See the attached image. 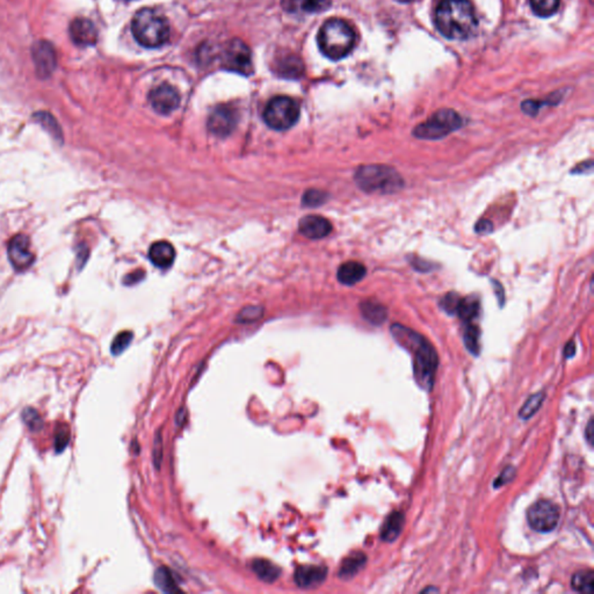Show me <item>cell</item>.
Returning a JSON list of instances; mask_svg holds the SVG:
<instances>
[{"label":"cell","mask_w":594,"mask_h":594,"mask_svg":"<svg viewBox=\"0 0 594 594\" xmlns=\"http://www.w3.org/2000/svg\"><path fill=\"white\" fill-rule=\"evenodd\" d=\"M395 340L412 354L413 374L422 389L429 390L434 382L438 368V354L426 338L404 325L393 324L390 328Z\"/></svg>","instance_id":"cell-1"},{"label":"cell","mask_w":594,"mask_h":594,"mask_svg":"<svg viewBox=\"0 0 594 594\" xmlns=\"http://www.w3.org/2000/svg\"><path fill=\"white\" fill-rule=\"evenodd\" d=\"M477 25L470 0H441L435 10V26L447 39H468Z\"/></svg>","instance_id":"cell-2"},{"label":"cell","mask_w":594,"mask_h":594,"mask_svg":"<svg viewBox=\"0 0 594 594\" xmlns=\"http://www.w3.org/2000/svg\"><path fill=\"white\" fill-rule=\"evenodd\" d=\"M357 35L353 27L343 19H330L321 27L317 36L321 54L332 61H339L351 54Z\"/></svg>","instance_id":"cell-3"},{"label":"cell","mask_w":594,"mask_h":594,"mask_svg":"<svg viewBox=\"0 0 594 594\" xmlns=\"http://www.w3.org/2000/svg\"><path fill=\"white\" fill-rule=\"evenodd\" d=\"M354 180L357 187L369 194H393L404 187V179L391 166L382 164L360 166Z\"/></svg>","instance_id":"cell-4"},{"label":"cell","mask_w":594,"mask_h":594,"mask_svg":"<svg viewBox=\"0 0 594 594\" xmlns=\"http://www.w3.org/2000/svg\"><path fill=\"white\" fill-rule=\"evenodd\" d=\"M131 32L141 46L158 48L170 39V23L166 18L151 8L138 11L131 21Z\"/></svg>","instance_id":"cell-5"},{"label":"cell","mask_w":594,"mask_h":594,"mask_svg":"<svg viewBox=\"0 0 594 594\" xmlns=\"http://www.w3.org/2000/svg\"><path fill=\"white\" fill-rule=\"evenodd\" d=\"M463 126V119L460 114L444 108L440 111L435 112L432 117L427 119L425 122L418 124L413 129L412 135L419 140L435 141L449 136V133Z\"/></svg>","instance_id":"cell-6"},{"label":"cell","mask_w":594,"mask_h":594,"mask_svg":"<svg viewBox=\"0 0 594 594\" xmlns=\"http://www.w3.org/2000/svg\"><path fill=\"white\" fill-rule=\"evenodd\" d=\"M263 121L274 130H287L297 122L299 105L292 97L278 95L268 101L263 114Z\"/></svg>","instance_id":"cell-7"},{"label":"cell","mask_w":594,"mask_h":594,"mask_svg":"<svg viewBox=\"0 0 594 594\" xmlns=\"http://www.w3.org/2000/svg\"><path fill=\"white\" fill-rule=\"evenodd\" d=\"M221 64L225 70L243 76H250L254 72L250 48L241 39H232L227 43L222 52Z\"/></svg>","instance_id":"cell-8"},{"label":"cell","mask_w":594,"mask_h":594,"mask_svg":"<svg viewBox=\"0 0 594 594\" xmlns=\"http://www.w3.org/2000/svg\"><path fill=\"white\" fill-rule=\"evenodd\" d=\"M559 507L555 503L546 499L537 500L527 512L530 526L540 533H548L555 530L559 525Z\"/></svg>","instance_id":"cell-9"},{"label":"cell","mask_w":594,"mask_h":594,"mask_svg":"<svg viewBox=\"0 0 594 594\" xmlns=\"http://www.w3.org/2000/svg\"><path fill=\"white\" fill-rule=\"evenodd\" d=\"M7 254L14 270L19 272L28 270L35 261V256L30 250V237L26 234H16L8 243Z\"/></svg>","instance_id":"cell-10"},{"label":"cell","mask_w":594,"mask_h":594,"mask_svg":"<svg viewBox=\"0 0 594 594\" xmlns=\"http://www.w3.org/2000/svg\"><path fill=\"white\" fill-rule=\"evenodd\" d=\"M32 61L35 64L36 75L40 78L46 79L55 71L57 65V55L52 43L44 40H40L34 43L32 49Z\"/></svg>","instance_id":"cell-11"},{"label":"cell","mask_w":594,"mask_h":594,"mask_svg":"<svg viewBox=\"0 0 594 594\" xmlns=\"http://www.w3.org/2000/svg\"><path fill=\"white\" fill-rule=\"evenodd\" d=\"M237 111L227 105H221L211 112L208 119V129L218 137H227L237 126Z\"/></svg>","instance_id":"cell-12"},{"label":"cell","mask_w":594,"mask_h":594,"mask_svg":"<svg viewBox=\"0 0 594 594\" xmlns=\"http://www.w3.org/2000/svg\"><path fill=\"white\" fill-rule=\"evenodd\" d=\"M149 101L153 109L162 115H169L180 105L178 90L169 84H162L150 92Z\"/></svg>","instance_id":"cell-13"},{"label":"cell","mask_w":594,"mask_h":594,"mask_svg":"<svg viewBox=\"0 0 594 594\" xmlns=\"http://www.w3.org/2000/svg\"><path fill=\"white\" fill-rule=\"evenodd\" d=\"M274 71L280 77L287 79H299L304 73V63L299 56L292 52H283L274 62Z\"/></svg>","instance_id":"cell-14"},{"label":"cell","mask_w":594,"mask_h":594,"mask_svg":"<svg viewBox=\"0 0 594 594\" xmlns=\"http://www.w3.org/2000/svg\"><path fill=\"white\" fill-rule=\"evenodd\" d=\"M299 230L309 239H321L331 234L332 225L328 218L319 215H308L299 221Z\"/></svg>","instance_id":"cell-15"},{"label":"cell","mask_w":594,"mask_h":594,"mask_svg":"<svg viewBox=\"0 0 594 594\" xmlns=\"http://www.w3.org/2000/svg\"><path fill=\"white\" fill-rule=\"evenodd\" d=\"M328 575V569L321 565H303L296 569L295 583L302 588H311L319 586Z\"/></svg>","instance_id":"cell-16"},{"label":"cell","mask_w":594,"mask_h":594,"mask_svg":"<svg viewBox=\"0 0 594 594\" xmlns=\"http://www.w3.org/2000/svg\"><path fill=\"white\" fill-rule=\"evenodd\" d=\"M70 35L77 46H95L97 41V32L92 21L88 19H76L70 26Z\"/></svg>","instance_id":"cell-17"},{"label":"cell","mask_w":594,"mask_h":594,"mask_svg":"<svg viewBox=\"0 0 594 594\" xmlns=\"http://www.w3.org/2000/svg\"><path fill=\"white\" fill-rule=\"evenodd\" d=\"M331 5V0H281L283 10L290 13H321Z\"/></svg>","instance_id":"cell-18"},{"label":"cell","mask_w":594,"mask_h":594,"mask_svg":"<svg viewBox=\"0 0 594 594\" xmlns=\"http://www.w3.org/2000/svg\"><path fill=\"white\" fill-rule=\"evenodd\" d=\"M149 258L155 266L169 268L176 259V250L169 242H156L150 247Z\"/></svg>","instance_id":"cell-19"},{"label":"cell","mask_w":594,"mask_h":594,"mask_svg":"<svg viewBox=\"0 0 594 594\" xmlns=\"http://www.w3.org/2000/svg\"><path fill=\"white\" fill-rule=\"evenodd\" d=\"M367 273L366 267L357 261H348L343 263L338 270V280L345 286H353L364 279Z\"/></svg>","instance_id":"cell-20"},{"label":"cell","mask_w":594,"mask_h":594,"mask_svg":"<svg viewBox=\"0 0 594 594\" xmlns=\"http://www.w3.org/2000/svg\"><path fill=\"white\" fill-rule=\"evenodd\" d=\"M361 315L373 325L384 324L388 319V309L376 299H366L360 303Z\"/></svg>","instance_id":"cell-21"},{"label":"cell","mask_w":594,"mask_h":594,"mask_svg":"<svg viewBox=\"0 0 594 594\" xmlns=\"http://www.w3.org/2000/svg\"><path fill=\"white\" fill-rule=\"evenodd\" d=\"M481 311V303L477 296L470 295L467 297H461L458 303L456 316L460 317L463 323H473L477 319Z\"/></svg>","instance_id":"cell-22"},{"label":"cell","mask_w":594,"mask_h":594,"mask_svg":"<svg viewBox=\"0 0 594 594\" xmlns=\"http://www.w3.org/2000/svg\"><path fill=\"white\" fill-rule=\"evenodd\" d=\"M405 523V516L402 512H393L386 518L382 530L381 537L386 542H393L402 533L403 526Z\"/></svg>","instance_id":"cell-23"},{"label":"cell","mask_w":594,"mask_h":594,"mask_svg":"<svg viewBox=\"0 0 594 594\" xmlns=\"http://www.w3.org/2000/svg\"><path fill=\"white\" fill-rule=\"evenodd\" d=\"M367 562V557L364 552H355L348 556L341 563L339 569V577L343 579H350L357 575Z\"/></svg>","instance_id":"cell-24"},{"label":"cell","mask_w":594,"mask_h":594,"mask_svg":"<svg viewBox=\"0 0 594 594\" xmlns=\"http://www.w3.org/2000/svg\"><path fill=\"white\" fill-rule=\"evenodd\" d=\"M251 568L257 575L258 578L266 581V583H274V581H278L280 575H281V570L267 559H254L251 564Z\"/></svg>","instance_id":"cell-25"},{"label":"cell","mask_w":594,"mask_h":594,"mask_svg":"<svg viewBox=\"0 0 594 594\" xmlns=\"http://www.w3.org/2000/svg\"><path fill=\"white\" fill-rule=\"evenodd\" d=\"M571 586L581 593H592L594 590V574L592 570H581L572 577Z\"/></svg>","instance_id":"cell-26"},{"label":"cell","mask_w":594,"mask_h":594,"mask_svg":"<svg viewBox=\"0 0 594 594\" xmlns=\"http://www.w3.org/2000/svg\"><path fill=\"white\" fill-rule=\"evenodd\" d=\"M480 338H481V331H480L477 325L467 323L465 331H463V341H465L468 351L470 352L471 354H475V355H478V353L481 351Z\"/></svg>","instance_id":"cell-27"},{"label":"cell","mask_w":594,"mask_h":594,"mask_svg":"<svg viewBox=\"0 0 594 594\" xmlns=\"http://www.w3.org/2000/svg\"><path fill=\"white\" fill-rule=\"evenodd\" d=\"M157 586L164 592H179L178 584L173 576L172 571L165 566L158 569L155 575Z\"/></svg>","instance_id":"cell-28"},{"label":"cell","mask_w":594,"mask_h":594,"mask_svg":"<svg viewBox=\"0 0 594 594\" xmlns=\"http://www.w3.org/2000/svg\"><path fill=\"white\" fill-rule=\"evenodd\" d=\"M534 14L540 18H549L559 11V0H530Z\"/></svg>","instance_id":"cell-29"},{"label":"cell","mask_w":594,"mask_h":594,"mask_svg":"<svg viewBox=\"0 0 594 594\" xmlns=\"http://www.w3.org/2000/svg\"><path fill=\"white\" fill-rule=\"evenodd\" d=\"M34 117H35L36 120L39 121L40 124H42L44 129L48 130L49 133H52L55 140H59L62 143V129H61L59 122L55 120V117H52V114L42 112V113L35 114Z\"/></svg>","instance_id":"cell-30"},{"label":"cell","mask_w":594,"mask_h":594,"mask_svg":"<svg viewBox=\"0 0 594 594\" xmlns=\"http://www.w3.org/2000/svg\"><path fill=\"white\" fill-rule=\"evenodd\" d=\"M545 397H546V393L543 391L534 393L532 396L528 397V400L523 404V409L520 410V418L526 420V419H530V417L534 416L542 405Z\"/></svg>","instance_id":"cell-31"},{"label":"cell","mask_w":594,"mask_h":594,"mask_svg":"<svg viewBox=\"0 0 594 594\" xmlns=\"http://www.w3.org/2000/svg\"><path fill=\"white\" fill-rule=\"evenodd\" d=\"M461 297L462 296L458 295V292H449L440 299L439 305L446 314L451 316L456 315V310H458V303H460Z\"/></svg>","instance_id":"cell-32"},{"label":"cell","mask_w":594,"mask_h":594,"mask_svg":"<svg viewBox=\"0 0 594 594\" xmlns=\"http://www.w3.org/2000/svg\"><path fill=\"white\" fill-rule=\"evenodd\" d=\"M133 340V333L129 331H124L119 333V335L114 339L113 344H112V353L114 355H119L129 346L130 343Z\"/></svg>","instance_id":"cell-33"},{"label":"cell","mask_w":594,"mask_h":594,"mask_svg":"<svg viewBox=\"0 0 594 594\" xmlns=\"http://www.w3.org/2000/svg\"><path fill=\"white\" fill-rule=\"evenodd\" d=\"M326 198H328L326 193L317 191V189H311V191L305 193L304 196H303V202H304V205L315 207V206L323 205L326 201Z\"/></svg>","instance_id":"cell-34"},{"label":"cell","mask_w":594,"mask_h":594,"mask_svg":"<svg viewBox=\"0 0 594 594\" xmlns=\"http://www.w3.org/2000/svg\"><path fill=\"white\" fill-rule=\"evenodd\" d=\"M70 441V431L68 426H61L55 433V449L61 453L64 451Z\"/></svg>","instance_id":"cell-35"},{"label":"cell","mask_w":594,"mask_h":594,"mask_svg":"<svg viewBox=\"0 0 594 594\" xmlns=\"http://www.w3.org/2000/svg\"><path fill=\"white\" fill-rule=\"evenodd\" d=\"M23 420L26 422L27 425L32 431H37V429L42 426V419L39 416V413L32 409H26L23 411Z\"/></svg>","instance_id":"cell-36"},{"label":"cell","mask_w":594,"mask_h":594,"mask_svg":"<svg viewBox=\"0 0 594 594\" xmlns=\"http://www.w3.org/2000/svg\"><path fill=\"white\" fill-rule=\"evenodd\" d=\"M263 315L261 309L257 307H251V308L244 309L241 312V315L238 317V321L242 323H250V321H257Z\"/></svg>","instance_id":"cell-37"},{"label":"cell","mask_w":594,"mask_h":594,"mask_svg":"<svg viewBox=\"0 0 594 594\" xmlns=\"http://www.w3.org/2000/svg\"><path fill=\"white\" fill-rule=\"evenodd\" d=\"M514 476H516V468L512 467V465H509V467L505 468L503 471H501V474L498 476L497 480L494 481V487H500L505 485V484L510 483L512 480H513Z\"/></svg>","instance_id":"cell-38"},{"label":"cell","mask_w":594,"mask_h":594,"mask_svg":"<svg viewBox=\"0 0 594 594\" xmlns=\"http://www.w3.org/2000/svg\"><path fill=\"white\" fill-rule=\"evenodd\" d=\"M410 263L415 267V270L419 272H431L434 270V263H431L427 260L420 259V258H410Z\"/></svg>","instance_id":"cell-39"},{"label":"cell","mask_w":594,"mask_h":594,"mask_svg":"<svg viewBox=\"0 0 594 594\" xmlns=\"http://www.w3.org/2000/svg\"><path fill=\"white\" fill-rule=\"evenodd\" d=\"M162 440L160 433L156 435L155 439V444H153V461L156 467H160V462H162Z\"/></svg>","instance_id":"cell-40"},{"label":"cell","mask_w":594,"mask_h":594,"mask_svg":"<svg viewBox=\"0 0 594 594\" xmlns=\"http://www.w3.org/2000/svg\"><path fill=\"white\" fill-rule=\"evenodd\" d=\"M492 230H494V225H492V222L489 221V220H483V218L480 220V221L476 223V227H475V231H476L478 234H490Z\"/></svg>","instance_id":"cell-41"},{"label":"cell","mask_w":594,"mask_h":594,"mask_svg":"<svg viewBox=\"0 0 594 594\" xmlns=\"http://www.w3.org/2000/svg\"><path fill=\"white\" fill-rule=\"evenodd\" d=\"M592 169H593V164H592L591 160H588V162H583L578 166H576L575 169H572L571 173H576V174L590 173L592 172Z\"/></svg>","instance_id":"cell-42"},{"label":"cell","mask_w":594,"mask_h":594,"mask_svg":"<svg viewBox=\"0 0 594 594\" xmlns=\"http://www.w3.org/2000/svg\"><path fill=\"white\" fill-rule=\"evenodd\" d=\"M492 283V286H494V290L496 292V295H497L498 301H499L500 307H503L504 302H505V294H504V288L501 285H500L498 281L494 280V281H491Z\"/></svg>","instance_id":"cell-43"},{"label":"cell","mask_w":594,"mask_h":594,"mask_svg":"<svg viewBox=\"0 0 594 594\" xmlns=\"http://www.w3.org/2000/svg\"><path fill=\"white\" fill-rule=\"evenodd\" d=\"M594 426H593V419H591L590 422H588V427H586V439H588V444L590 445H593V436H594Z\"/></svg>","instance_id":"cell-44"},{"label":"cell","mask_w":594,"mask_h":594,"mask_svg":"<svg viewBox=\"0 0 594 594\" xmlns=\"http://www.w3.org/2000/svg\"><path fill=\"white\" fill-rule=\"evenodd\" d=\"M81 251H79L78 257H77V263H78L79 267H81L83 266V265H84L85 261H86V259H88V251L85 250L86 247L81 246Z\"/></svg>","instance_id":"cell-45"},{"label":"cell","mask_w":594,"mask_h":594,"mask_svg":"<svg viewBox=\"0 0 594 594\" xmlns=\"http://www.w3.org/2000/svg\"><path fill=\"white\" fill-rule=\"evenodd\" d=\"M143 278V272H140V273H131L130 275L127 276V279L124 280L127 285H133V283H138L140 280H142Z\"/></svg>","instance_id":"cell-46"},{"label":"cell","mask_w":594,"mask_h":594,"mask_svg":"<svg viewBox=\"0 0 594 594\" xmlns=\"http://www.w3.org/2000/svg\"><path fill=\"white\" fill-rule=\"evenodd\" d=\"M576 353V345L574 341H570L566 346H565L564 355L565 357H572Z\"/></svg>","instance_id":"cell-47"},{"label":"cell","mask_w":594,"mask_h":594,"mask_svg":"<svg viewBox=\"0 0 594 594\" xmlns=\"http://www.w3.org/2000/svg\"><path fill=\"white\" fill-rule=\"evenodd\" d=\"M396 1H398V3L405 4L410 3V1H412V0H396Z\"/></svg>","instance_id":"cell-48"}]
</instances>
